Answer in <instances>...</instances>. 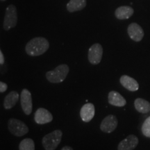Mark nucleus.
<instances>
[{"label":"nucleus","instance_id":"f257e3e1","mask_svg":"<svg viewBox=\"0 0 150 150\" xmlns=\"http://www.w3.org/2000/svg\"><path fill=\"white\" fill-rule=\"evenodd\" d=\"M50 43L46 38L37 37L29 41L25 47V51L28 55L31 56H40L47 51Z\"/></svg>","mask_w":150,"mask_h":150},{"label":"nucleus","instance_id":"f03ea898","mask_svg":"<svg viewBox=\"0 0 150 150\" xmlns=\"http://www.w3.org/2000/svg\"><path fill=\"white\" fill-rule=\"evenodd\" d=\"M70 68L65 64L60 65L52 71L46 73V78L49 81L53 83H61L63 81L68 74Z\"/></svg>","mask_w":150,"mask_h":150},{"label":"nucleus","instance_id":"7ed1b4c3","mask_svg":"<svg viewBox=\"0 0 150 150\" xmlns=\"http://www.w3.org/2000/svg\"><path fill=\"white\" fill-rule=\"evenodd\" d=\"M63 133L61 130H55L43 137L42 143L45 150H55L61 141Z\"/></svg>","mask_w":150,"mask_h":150},{"label":"nucleus","instance_id":"20e7f679","mask_svg":"<svg viewBox=\"0 0 150 150\" xmlns=\"http://www.w3.org/2000/svg\"><path fill=\"white\" fill-rule=\"evenodd\" d=\"M18 23V13L14 5H9L6 8L4 20V29L8 31L16 27Z\"/></svg>","mask_w":150,"mask_h":150},{"label":"nucleus","instance_id":"39448f33","mask_svg":"<svg viewBox=\"0 0 150 150\" xmlns=\"http://www.w3.org/2000/svg\"><path fill=\"white\" fill-rule=\"evenodd\" d=\"M8 130L15 136H23L29 132V128L23 122L16 118H11L8 122Z\"/></svg>","mask_w":150,"mask_h":150},{"label":"nucleus","instance_id":"423d86ee","mask_svg":"<svg viewBox=\"0 0 150 150\" xmlns=\"http://www.w3.org/2000/svg\"><path fill=\"white\" fill-rule=\"evenodd\" d=\"M103 55V48L99 43L94 44L88 51V61L93 65H97L101 62Z\"/></svg>","mask_w":150,"mask_h":150},{"label":"nucleus","instance_id":"0eeeda50","mask_svg":"<svg viewBox=\"0 0 150 150\" xmlns=\"http://www.w3.org/2000/svg\"><path fill=\"white\" fill-rule=\"evenodd\" d=\"M20 103L24 113L27 115H30L32 111V97L31 93L27 89L22 90L20 95Z\"/></svg>","mask_w":150,"mask_h":150},{"label":"nucleus","instance_id":"6e6552de","mask_svg":"<svg viewBox=\"0 0 150 150\" xmlns=\"http://www.w3.org/2000/svg\"><path fill=\"white\" fill-rule=\"evenodd\" d=\"M117 119L115 115H109L104 118L100 125V129L104 133H111L117 127Z\"/></svg>","mask_w":150,"mask_h":150},{"label":"nucleus","instance_id":"1a4fd4ad","mask_svg":"<svg viewBox=\"0 0 150 150\" xmlns=\"http://www.w3.org/2000/svg\"><path fill=\"white\" fill-rule=\"evenodd\" d=\"M35 122L38 125L51 122L53 120V116L49 110L44 108H40L36 110L34 115Z\"/></svg>","mask_w":150,"mask_h":150},{"label":"nucleus","instance_id":"9d476101","mask_svg":"<svg viewBox=\"0 0 150 150\" xmlns=\"http://www.w3.org/2000/svg\"><path fill=\"white\" fill-rule=\"evenodd\" d=\"M127 31H128V34L131 39L136 42L141 41L144 37L143 29L139 24L136 23H131L129 24Z\"/></svg>","mask_w":150,"mask_h":150},{"label":"nucleus","instance_id":"9b49d317","mask_svg":"<svg viewBox=\"0 0 150 150\" xmlns=\"http://www.w3.org/2000/svg\"><path fill=\"white\" fill-rule=\"evenodd\" d=\"M138 138L135 135H129L125 139L120 142L118 145V150H133L138 145Z\"/></svg>","mask_w":150,"mask_h":150},{"label":"nucleus","instance_id":"f8f14e48","mask_svg":"<svg viewBox=\"0 0 150 150\" xmlns=\"http://www.w3.org/2000/svg\"><path fill=\"white\" fill-rule=\"evenodd\" d=\"M95 106L91 103H87L81 108L80 116L81 120L85 122L91 121L95 116Z\"/></svg>","mask_w":150,"mask_h":150},{"label":"nucleus","instance_id":"ddd939ff","mask_svg":"<svg viewBox=\"0 0 150 150\" xmlns=\"http://www.w3.org/2000/svg\"><path fill=\"white\" fill-rule=\"evenodd\" d=\"M120 82L124 88L129 91H136L139 89V84L134 78L127 75H123L120 79Z\"/></svg>","mask_w":150,"mask_h":150},{"label":"nucleus","instance_id":"4468645a","mask_svg":"<svg viewBox=\"0 0 150 150\" xmlns=\"http://www.w3.org/2000/svg\"><path fill=\"white\" fill-rule=\"evenodd\" d=\"M108 100L110 104L117 107H122L127 104L126 99L116 91H110L108 93Z\"/></svg>","mask_w":150,"mask_h":150},{"label":"nucleus","instance_id":"2eb2a0df","mask_svg":"<svg viewBox=\"0 0 150 150\" xmlns=\"http://www.w3.org/2000/svg\"><path fill=\"white\" fill-rule=\"evenodd\" d=\"M134 11L131 7L128 6H122L115 10V17L119 20H126L129 19L134 14Z\"/></svg>","mask_w":150,"mask_h":150},{"label":"nucleus","instance_id":"dca6fc26","mask_svg":"<svg viewBox=\"0 0 150 150\" xmlns=\"http://www.w3.org/2000/svg\"><path fill=\"white\" fill-rule=\"evenodd\" d=\"M19 99V94L16 91H11L6 95L4 101V106L6 109L8 110L12 108Z\"/></svg>","mask_w":150,"mask_h":150},{"label":"nucleus","instance_id":"f3484780","mask_svg":"<svg viewBox=\"0 0 150 150\" xmlns=\"http://www.w3.org/2000/svg\"><path fill=\"white\" fill-rule=\"evenodd\" d=\"M86 6V0H70L67 4V10L70 13L83 10Z\"/></svg>","mask_w":150,"mask_h":150},{"label":"nucleus","instance_id":"a211bd4d","mask_svg":"<svg viewBox=\"0 0 150 150\" xmlns=\"http://www.w3.org/2000/svg\"><path fill=\"white\" fill-rule=\"evenodd\" d=\"M134 106L137 111L141 113H147L150 111V103L144 99H136L134 102Z\"/></svg>","mask_w":150,"mask_h":150},{"label":"nucleus","instance_id":"6ab92c4d","mask_svg":"<svg viewBox=\"0 0 150 150\" xmlns=\"http://www.w3.org/2000/svg\"><path fill=\"white\" fill-rule=\"evenodd\" d=\"M19 150H35V143L31 138H25L20 142Z\"/></svg>","mask_w":150,"mask_h":150},{"label":"nucleus","instance_id":"aec40b11","mask_svg":"<svg viewBox=\"0 0 150 150\" xmlns=\"http://www.w3.org/2000/svg\"><path fill=\"white\" fill-rule=\"evenodd\" d=\"M142 132L144 136L150 138V116L144 122L142 126Z\"/></svg>","mask_w":150,"mask_h":150},{"label":"nucleus","instance_id":"412c9836","mask_svg":"<svg viewBox=\"0 0 150 150\" xmlns=\"http://www.w3.org/2000/svg\"><path fill=\"white\" fill-rule=\"evenodd\" d=\"M8 88V86L6 83L0 81V93H4Z\"/></svg>","mask_w":150,"mask_h":150},{"label":"nucleus","instance_id":"4be33fe9","mask_svg":"<svg viewBox=\"0 0 150 150\" xmlns=\"http://www.w3.org/2000/svg\"><path fill=\"white\" fill-rule=\"evenodd\" d=\"M4 56L0 50V64H4Z\"/></svg>","mask_w":150,"mask_h":150},{"label":"nucleus","instance_id":"5701e85b","mask_svg":"<svg viewBox=\"0 0 150 150\" xmlns=\"http://www.w3.org/2000/svg\"><path fill=\"white\" fill-rule=\"evenodd\" d=\"M61 150H73V149L71 147H70V146H65Z\"/></svg>","mask_w":150,"mask_h":150},{"label":"nucleus","instance_id":"b1692460","mask_svg":"<svg viewBox=\"0 0 150 150\" xmlns=\"http://www.w3.org/2000/svg\"><path fill=\"white\" fill-rule=\"evenodd\" d=\"M1 1H6V0H1Z\"/></svg>","mask_w":150,"mask_h":150}]
</instances>
